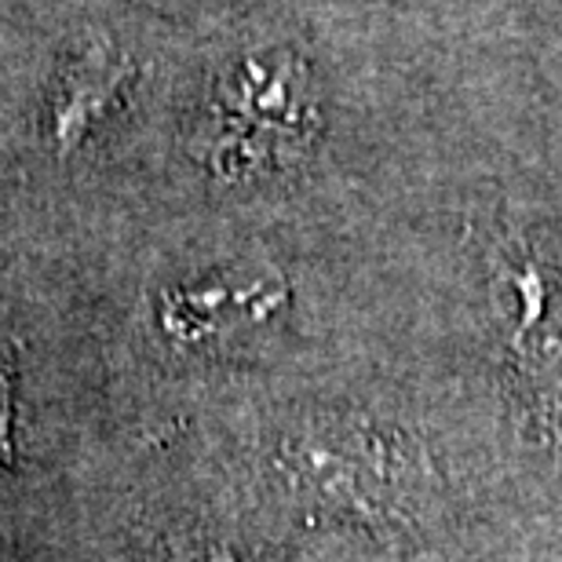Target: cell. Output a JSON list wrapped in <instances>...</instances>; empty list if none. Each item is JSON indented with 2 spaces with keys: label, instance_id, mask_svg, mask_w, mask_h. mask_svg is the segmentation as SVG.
Instances as JSON below:
<instances>
[{
  "label": "cell",
  "instance_id": "cell-1",
  "mask_svg": "<svg viewBox=\"0 0 562 562\" xmlns=\"http://www.w3.org/2000/svg\"><path fill=\"white\" fill-rule=\"evenodd\" d=\"M314 117L311 81L296 55H249L212 103L209 161L220 172L289 161L311 139Z\"/></svg>",
  "mask_w": 562,
  "mask_h": 562
},
{
  "label": "cell",
  "instance_id": "cell-2",
  "mask_svg": "<svg viewBox=\"0 0 562 562\" xmlns=\"http://www.w3.org/2000/svg\"><path fill=\"white\" fill-rule=\"evenodd\" d=\"M99 66L103 63H85L70 81V88L63 92V103H55V128H59V139L66 146L81 136L95 110L114 95V88H121V81H125V74H128L125 63H117L110 74H99Z\"/></svg>",
  "mask_w": 562,
  "mask_h": 562
}]
</instances>
